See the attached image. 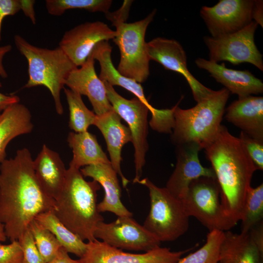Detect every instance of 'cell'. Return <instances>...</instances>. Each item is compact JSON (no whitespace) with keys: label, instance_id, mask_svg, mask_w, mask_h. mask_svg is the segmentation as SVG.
<instances>
[{"label":"cell","instance_id":"6da1fadb","mask_svg":"<svg viewBox=\"0 0 263 263\" xmlns=\"http://www.w3.org/2000/svg\"><path fill=\"white\" fill-rule=\"evenodd\" d=\"M36 176L29 150L17 151L0 165V220L7 238L18 241L38 214L54 209Z\"/></svg>","mask_w":263,"mask_h":263},{"label":"cell","instance_id":"7a4b0ae2","mask_svg":"<svg viewBox=\"0 0 263 263\" xmlns=\"http://www.w3.org/2000/svg\"><path fill=\"white\" fill-rule=\"evenodd\" d=\"M204 150L220 188L224 209L234 227L243 217L246 195L258 169L240 138L224 125Z\"/></svg>","mask_w":263,"mask_h":263},{"label":"cell","instance_id":"3957f363","mask_svg":"<svg viewBox=\"0 0 263 263\" xmlns=\"http://www.w3.org/2000/svg\"><path fill=\"white\" fill-rule=\"evenodd\" d=\"M100 185L87 181L80 169L69 167L62 191L55 200L53 211L58 219L82 240H96L95 228L104 218L97 208Z\"/></svg>","mask_w":263,"mask_h":263},{"label":"cell","instance_id":"277c9868","mask_svg":"<svg viewBox=\"0 0 263 263\" xmlns=\"http://www.w3.org/2000/svg\"><path fill=\"white\" fill-rule=\"evenodd\" d=\"M224 88L212 94L193 107L183 109L176 105L171 139L176 145L195 143L204 149L215 138L229 96Z\"/></svg>","mask_w":263,"mask_h":263},{"label":"cell","instance_id":"5b68a950","mask_svg":"<svg viewBox=\"0 0 263 263\" xmlns=\"http://www.w3.org/2000/svg\"><path fill=\"white\" fill-rule=\"evenodd\" d=\"M14 39L17 49L28 63L29 78L24 88L45 86L52 95L56 113L62 114L61 91L69 74L77 67L59 47L54 49L38 47L19 35H15Z\"/></svg>","mask_w":263,"mask_h":263},{"label":"cell","instance_id":"8992f818","mask_svg":"<svg viewBox=\"0 0 263 263\" xmlns=\"http://www.w3.org/2000/svg\"><path fill=\"white\" fill-rule=\"evenodd\" d=\"M155 14V9L145 19L132 23L126 22L129 11L123 7L106 15L116 28L113 40L120 53L117 70L123 75L139 83L145 81L150 75V59L145 38L147 28Z\"/></svg>","mask_w":263,"mask_h":263},{"label":"cell","instance_id":"52a82bcc","mask_svg":"<svg viewBox=\"0 0 263 263\" xmlns=\"http://www.w3.org/2000/svg\"><path fill=\"white\" fill-rule=\"evenodd\" d=\"M137 183L148 188L150 197V212L143 226L161 242H172L184 235L188 229L189 217L182 202L147 178Z\"/></svg>","mask_w":263,"mask_h":263},{"label":"cell","instance_id":"ba28073f","mask_svg":"<svg viewBox=\"0 0 263 263\" xmlns=\"http://www.w3.org/2000/svg\"><path fill=\"white\" fill-rule=\"evenodd\" d=\"M182 202L188 216L195 217L209 231L225 232L233 227L224 209L216 178L201 177L193 180Z\"/></svg>","mask_w":263,"mask_h":263},{"label":"cell","instance_id":"9c48e42d","mask_svg":"<svg viewBox=\"0 0 263 263\" xmlns=\"http://www.w3.org/2000/svg\"><path fill=\"white\" fill-rule=\"evenodd\" d=\"M105 85L108 99L114 111L128 124L131 132L134 149L135 176L133 183L140 180L142 169L146 163L145 156L149 148L148 107L136 97L126 99L118 94L105 81Z\"/></svg>","mask_w":263,"mask_h":263},{"label":"cell","instance_id":"30bf717a","mask_svg":"<svg viewBox=\"0 0 263 263\" xmlns=\"http://www.w3.org/2000/svg\"><path fill=\"white\" fill-rule=\"evenodd\" d=\"M258 25L252 21L232 34L217 38L205 37L204 40L209 50V60L216 63L226 61L233 65L247 62L263 71V55L254 41Z\"/></svg>","mask_w":263,"mask_h":263},{"label":"cell","instance_id":"8fae6325","mask_svg":"<svg viewBox=\"0 0 263 263\" xmlns=\"http://www.w3.org/2000/svg\"><path fill=\"white\" fill-rule=\"evenodd\" d=\"M94 236L106 244L120 249L148 252L160 247V242L132 217H118L115 221L99 223Z\"/></svg>","mask_w":263,"mask_h":263},{"label":"cell","instance_id":"7c38bea8","mask_svg":"<svg viewBox=\"0 0 263 263\" xmlns=\"http://www.w3.org/2000/svg\"><path fill=\"white\" fill-rule=\"evenodd\" d=\"M254 0H220L203 6L200 15L212 38L236 32L252 21Z\"/></svg>","mask_w":263,"mask_h":263},{"label":"cell","instance_id":"4fadbf2b","mask_svg":"<svg viewBox=\"0 0 263 263\" xmlns=\"http://www.w3.org/2000/svg\"><path fill=\"white\" fill-rule=\"evenodd\" d=\"M86 249L79 260L82 263H176L190 249L171 251L159 247L141 254L123 251L97 239L88 242Z\"/></svg>","mask_w":263,"mask_h":263},{"label":"cell","instance_id":"5bb4252c","mask_svg":"<svg viewBox=\"0 0 263 263\" xmlns=\"http://www.w3.org/2000/svg\"><path fill=\"white\" fill-rule=\"evenodd\" d=\"M147 49L150 60L155 61L165 69L178 73L185 77L197 103L213 92L200 83L188 70L186 52L177 40L157 37L147 42Z\"/></svg>","mask_w":263,"mask_h":263},{"label":"cell","instance_id":"9a60e30c","mask_svg":"<svg viewBox=\"0 0 263 263\" xmlns=\"http://www.w3.org/2000/svg\"><path fill=\"white\" fill-rule=\"evenodd\" d=\"M115 36V31L103 22H86L66 31L58 47L78 67L85 62L98 43L113 39Z\"/></svg>","mask_w":263,"mask_h":263},{"label":"cell","instance_id":"2e32d148","mask_svg":"<svg viewBox=\"0 0 263 263\" xmlns=\"http://www.w3.org/2000/svg\"><path fill=\"white\" fill-rule=\"evenodd\" d=\"M201 150L199 145L193 142L177 146L176 166L165 188L181 201L193 180L201 177L216 178L212 168L204 167L201 164L199 152Z\"/></svg>","mask_w":263,"mask_h":263},{"label":"cell","instance_id":"e0dca14e","mask_svg":"<svg viewBox=\"0 0 263 263\" xmlns=\"http://www.w3.org/2000/svg\"><path fill=\"white\" fill-rule=\"evenodd\" d=\"M94 59L91 52L80 68L74 69L65 83L69 89L88 98L96 115L113 110L109 102L103 82L96 74Z\"/></svg>","mask_w":263,"mask_h":263},{"label":"cell","instance_id":"ac0fdd59","mask_svg":"<svg viewBox=\"0 0 263 263\" xmlns=\"http://www.w3.org/2000/svg\"><path fill=\"white\" fill-rule=\"evenodd\" d=\"M200 69L207 71L217 82L225 86L229 93L238 98L263 93V83L247 70H237L226 68L218 63L199 57L195 61Z\"/></svg>","mask_w":263,"mask_h":263},{"label":"cell","instance_id":"d6986e66","mask_svg":"<svg viewBox=\"0 0 263 263\" xmlns=\"http://www.w3.org/2000/svg\"><path fill=\"white\" fill-rule=\"evenodd\" d=\"M94 125L100 130L104 136L111 164L120 176L123 186L126 187L129 181L121 171V151L126 144L132 142L129 128L122 124L121 118L113 109L102 115H96Z\"/></svg>","mask_w":263,"mask_h":263},{"label":"cell","instance_id":"ffe728a7","mask_svg":"<svg viewBox=\"0 0 263 263\" xmlns=\"http://www.w3.org/2000/svg\"><path fill=\"white\" fill-rule=\"evenodd\" d=\"M225 117L241 131L263 142V97L238 98L225 110Z\"/></svg>","mask_w":263,"mask_h":263},{"label":"cell","instance_id":"44dd1931","mask_svg":"<svg viewBox=\"0 0 263 263\" xmlns=\"http://www.w3.org/2000/svg\"><path fill=\"white\" fill-rule=\"evenodd\" d=\"M80 171L83 176L90 177L97 182L104 189L103 200L97 204L100 212L109 211L118 217H132V214L121 200V188L117 173L111 163L87 166Z\"/></svg>","mask_w":263,"mask_h":263},{"label":"cell","instance_id":"7402d4cb","mask_svg":"<svg viewBox=\"0 0 263 263\" xmlns=\"http://www.w3.org/2000/svg\"><path fill=\"white\" fill-rule=\"evenodd\" d=\"M33 167L41 187L55 201L63 188L67 170L58 153L44 144L33 160Z\"/></svg>","mask_w":263,"mask_h":263},{"label":"cell","instance_id":"603a6c76","mask_svg":"<svg viewBox=\"0 0 263 263\" xmlns=\"http://www.w3.org/2000/svg\"><path fill=\"white\" fill-rule=\"evenodd\" d=\"M112 51V47L108 41H102L98 43L92 51L94 60H97L100 65L99 78L112 86H119L131 92L150 111L152 110L153 107L146 99L140 83L123 75L115 68L111 58Z\"/></svg>","mask_w":263,"mask_h":263},{"label":"cell","instance_id":"cb8c5ba5","mask_svg":"<svg viewBox=\"0 0 263 263\" xmlns=\"http://www.w3.org/2000/svg\"><path fill=\"white\" fill-rule=\"evenodd\" d=\"M33 129L28 109L19 102L14 104L0 114V163L6 159V148L13 139L30 132Z\"/></svg>","mask_w":263,"mask_h":263},{"label":"cell","instance_id":"d4e9b609","mask_svg":"<svg viewBox=\"0 0 263 263\" xmlns=\"http://www.w3.org/2000/svg\"><path fill=\"white\" fill-rule=\"evenodd\" d=\"M263 258L248 233L224 232L218 263H262Z\"/></svg>","mask_w":263,"mask_h":263},{"label":"cell","instance_id":"484cf974","mask_svg":"<svg viewBox=\"0 0 263 263\" xmlns=\"http://www.w3.org/2000/svg\"><path fill=\"white\" fill-rule=\"evenodd\" d=\"M67 141L73 153L69 167L80 169L84 166L111 163L95 136L88 131L70 132L68 135Z\"/></svg>","mask_w":263,"mask_h":263},{"label":"cell","instance_id":"4316f807","mask_svg":"<svg viewBox=\"0 0 263 263\" xmlns=\"http://www.w3.org/2000/svg\"><path fill=\"white\" fill-rule=\"evenodd\" d=\"M35 220L53 233L68 253L81 258L85 252L87 244L69 229L56 216L53 209L41 213Z\"/></svg>","mask_w":263,"mask_h":263},{"label":"cell","instance_id":"83f0119b","mask_svg":"<svg viewBox=\"0 0 263 263\" xmlns=\"http://www.w3.org/2000/svg\"><path fill=\"white\" fill-rule=\"evenodd\" d=\"M63 90L69 110V128L75 132L87 131L94 125L96 115L86 106L80 94L70 89Z\"/></svg>","mask_w":263,"mask_h":263},{"label":"cell","instance_id":"f1b7e54d","mask_svg":"<svg viewBox=\"0 0 263 263\" xmlns=\"http://www.w3.org/2000/svg\"><path fill=\"white\" fill-rule=\"evenodd\" d=\"M263 184L248 189L244 201L241 222L242 233H248L253 226L263 221Z\"/></svg>","mask_w":263,"mask_h":263},{"label":"cell","instance_id":"f546056e","mask_svg":"<svg viewBox=\"0 0 263 263\" xmlns=\"http://www.w3.org/2000/svg\"><path fill=\"white\" fill-rule=\"evenodd\" d=\"M111 0H46L48 13L53 16H61L70 9H79L91 12H101L106 15L112 4Z\"/></svg>","mask_w":263,"mask_h":263},{"label":"cell","instance_id":"4dcf8cb0","mask_svg":"<svg viewBox=\"0 0 263 263\" xmlns=\"http://www.w3.org/2000/svg\"><path fill=\"white\" fill-rule=\"evenodd\" d=\"M224 232L209 231L206 243L200 248L188 256L181 258L176 263H218L221 244Z\"/></svg>","mask_w":263,"mask_h":263},{"label":"cell","instance_id":"1f68e13d","mask_svg":"<svg viewBox=\"0 0 263 263\" xmlns=\"http://www.w3.org/2000/svg\"><path fill=\"white\" fill-rule=\"evenodd\" d=\"M28 228L31 232L36 245L46 263L52 260L62 246L54 235L40 225L35 219Z\"/></svg>","mask_w":263,"mask_h":263},{"label":"cell","instance_id":"d6a6232c","mask_svg":"<svg viewBox=\"0 0 263 263\" xmlns=\"http://www.w3.org/2000/svg\"><path fill=\"white\" fill-rule=\"evenodd\" d=\"M18 241L22 251V263H46L41 256L33 235L28 228Z\"/></svg>","mask_w":263,"mask_h":263},{"label":"cell","instance_id":"836d02e7","mask_svg":"<svg viewBox=\"0 0 263 263\" xmlns=\"http://www.w3.org/2000/svg\"><path fill=\"white\" fill-rule=\"evenodd\" d=\"M239 138L258 169H263V142L241 131Z\"/></svg>","mask_w":263,"mask_h":263},{"label":"cell","instance_id":"e575fe53","mask_svg":"<svg viewBox=\"0 0 263 263\" xmlns=\"http://www.w3.org/2000/svg\"><path fill=\"white\" fill-rule=\"evenodd\" d=\"M23 254L18 241L8 244L0 243V263H22Z\"/></svg>","mask_w":263,"mask_h":263},{"label":"cell","instance_id":"d590c367","mask_svg":"<svg viewBox=\"0 0 263 263\" xmlns=\"http://www.w3.org/2000/svg\"><path fill=\"white\" fill-rule=\"evenodd\" d=\"M20 10L19 0H0V42L1 40L2 23L6 16H13Z\"/></svg>","mask_w":263,"mask_h":263},{"label":"cell","instance_id":"8d00e7d4","mask_svg":"<svg viewBox=\"0 0 263 263\" xmlns=\"http://www.w3.org/2000/svg\"><path fill=\"white\" fill-rule=\"evenodd\" d=\"M248 234L261 256L263 257V221L251 228Z\"/></svg>","mask_w":263,"mask_h":263},{"label":"cell","instance_id":"74e56055","mask_svg":"<svg viewBox=\"0 0 263 263\" xmlns=\"http://www.w3.org/2000/svg\"><path fill=\"white\" fill-rule=\"evenodd\" d=\"M20 10H22L25 16L28 17L32 23L36 24V19L34 10V0H19Z\"/></svg>","mask_w":263,"mask_h":263},{"label":"cell","instance_id":"f35d334b","mask_svg":"<svg viewBox=\"0 0 263 263\" xmlns=\"http://www.w3.org/2000/svg\"><path fill=\"white\" fill-rule=\"evenodd\" d=\"M68 252L62 247L60 248L57 255L47 263H79L80 260H74L69 255Z\"/></svg>","mask_w":263,"mask_h":263},{"label":"cell","instance_id":"ab89813d","mask_svg":"<svg viewBox=\"0 0 263 263\" xmlns=\"http://www.w3.org/2000/svg\"><path fill=\"white\" fill-rule=\"evenodd\" d=\"M0 81V87H1ZM19 102V98L16 95H6L0 93V111H3L9 106Z\"/></svg>","mask_w":263,"mask_h":263},{"label":"cell","instance_id":"60d3db41","mask_svg":"<svg viewBox=\"0 0 263 263\" xmlns=\"http://www.w3.org/2000/svg\"><path fill=\"white\" fill-rule=\"evenodd\" d=\"M263 0H254L253 10L252 12V19L254 21L263 27Z\"/></svg>","mask_w":263,"mask_h":263},{"label":"cell","instance_id":"b9f144b4","mask_svg":"<svg viewBox=\"0 0 263 263\" xmlns=\"http://www.w3.org/2000/svg\"><path fill=\"white\" fill-rule=\"evenodd\" d=\"M11 50L12 46L10 44L0 46V76L4 78L8 76V74L3 66V57Z\"/></svg>","mask_w":263,"mask_h":263},{"label":"cell","instance_id":"7bdbcfd3","mask_svg":"<svg viewBox=\"0 0 263 263\" xmlns=\"http://www.w3.org/2000/svg\"><path fill=\"white\" fill-rule=\"evenodd\" d=\"M7 239L3 224L0 220V242H4Z\"/></svg>","mask_w":263,"mask_h":263},{"label":"cell","instance_id":"ee69618b","mask_svg":"<svg viewBox=\"0 0 263 263\" xmlns=\"http://www.w3.org/2000/svg\"><path fill=\"white\" fill-rule=\"evenodd\" d=\"M79 263H82L81 262Z\"/></svg>","mask_w":263,"mask_h":263}]
</instances>
